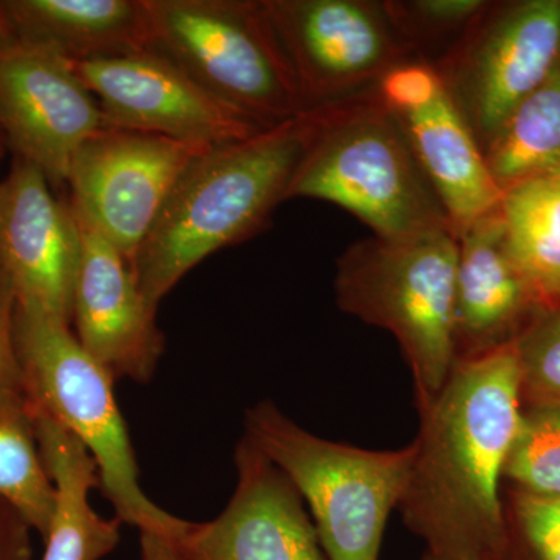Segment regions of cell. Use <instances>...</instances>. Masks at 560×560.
<instances>
[{
  "mask_svg": "<svg viewBox=\"0 0 560 560\" xmlns=\"http://www.w3.org/2000/svg\"><path fill=\"white\" fill-rule=\"evenodd\" d=\"M54 495L27 394L0 397V499L20 512L44 539Z\"/></svg>",
  "mask_w": 560,
  "mask_h": 560,
  "instance_id": "obj_22",
  "label": "cell"
},
{
  "mask_svg": "<svg viewBox=\"0 0 560 560\" xmlns=\"http://www.w3.org/2000/svg\"><path fill=\"white\" fill-rule=\"evenodd\" d=\"M419 412L397 510L430 555L500 560L508 544L500 482L523 412L517 340L456 360Z\"/></svg>",
  "mask_w": 560,
  "mask_h": 560,
  "instance_id": "obj_1",
  "label": "cell"
},
{
  "mask_svg": "<svg viewBox=\"0 0 560 560\" xmlns=\"http://www.w3.org/2000/svg\"><path fill=\"white\" fill-rule=\"evenodd\" d=\"M512 506L529 560H560V499L518 489Z\"/></svg>",
  "mask_w": 560,
  "mask_h": 560,
  "instance_id": "obj_26",
  "label": "cell"
},
{
  "mask_svg": "<svg viewBox=\"0 0 560 560\" xmlns=\"http://www.w3.org/2000/svg\"><path fill=\"white\" fill-rule=\"evenodd\" d=\"M307 110L375 86L418 58L383 2L264 0Z\"/></svg>",
  "mask_w": 560,
  "mask_h": 560,
  "instance_id": "obj_10",
  "label": "cell"
},
{
  "mask_svg": "<svg viewBox=\"0 0 560 560\" xmlns=\"http://www.w3.org/2000/svg\"><path fill=\"white\" fill-rule=\"evenodd\" d=\"M237 486L219 517L184 522L168 537L190 560H327L304 500L246 438L235 448Z\"/></svg>",
  "mask_w": 560,
  "mask_h": 560,
  "instance_id": "obj_15",
  "label": "cell"
},
{
  "mask_svg": "<svg viewBox=\"0 0 560 560\" xmlns=\"http://www.w3.org/2000/svg\"><path fill=\"white\" fill-rule=\"evenodd\" d=\"M375 90L400 125L456 237L499 208L503 191L431 61L411 58L401 62L375 84Z\"/></svg>",
  "mask_w": 560,
  "mask_h": 560,
  "instance_id": "obj_11",
  "label": "cell"
},
{
  "mask_svg": "<svg viewBox=\"0 0 560 560\" xmlns=\"http://www.w3.org/2000/svg\"><path fill=\"white\" fill-rule=\"evenodd\" d=\"M522 399L529 405L560 401V305L541 313L517 338Z\"/></svg>",
  "mask_w": 560,
  "mask_h": 560,
  "instance_id": "obj_25",
  "label": "cell"
},
{
  "mask_svg": "<svg viewBox=\"0 0 560 560\" xmlns=\"http://www.w3.org/2000/svg\"><path fill=\"white\" fill-rule=\"evenodd\" d=\"M72 66L108 127L205 147L242 142L265 131L209 95L160 50Z\"/></svg>",
  "mask_w": 560,
  "mask_h": 560,
  "instance_id": "obj_12",
  "label": "cell"
},
{
  "mask_svg": "<svg viewBox=\"0 0 560 560\" xmlns=\"http://www.w3.org/2000/svg\"><path fill=\"white\" fill-rule=\"evenodd\" d=\"M422 560H482V559H456V558H444V556H434L430 552H425Z\"/></svg>",
  "mask_w": 560,
  "mask_h": 560,
  "instance_id": "obj_31",
  "label": "cell"
},
{
  "mask_svg": "<svg viewBox=\"0 0 560 560\" xmlns=\"http://www.w3.org/2000/svg\"><path fill=\"white\" fill-rule=\"evenodd\" d=\"M20 43L70 62L154 49L147 0H3Z\"/></svg>",
  "mask_w": 560,
  "mask_h": 560,
  "instance_id": "obj_18",
  "label": "cell"
},
{
  "mask_svg": "<svg viewBox=\"0 0 560 560\" xmlns=\"http://www.w3.org/2000/svg\"><path fill=\"white\" fill-rule=\"evenodd\" d=\"M383 3L397 32L415 55L419 47L438 40L452 38L455 46L490 7V2L485 0H408Z\"/></svg>",
  "mask_w": 560,
  "mask_h": 560,
  "instance_id": "obj_24",
  "label": "cell"
},
{
  "mask_svg": "<svg viewBox=\"0 0 560 560\" xmlns=\"http://www.w3.org/2000/svg\"><path fill=\"white\" fill-rule=\"evenodd\" d=\"M504 477L525 492L560 499V401L529 405L522 412Z\"/></svg>",
  "mask_w": 560,
  "mask_h": 560,
  "instance_id": "obj_23",
  "label": "cell"
},
{
  "mask_svg": "<svg viewBox=\"0 0 560 560\" xmlns=\"http://www.w3.org/2000/svg\"><path fill=\"white\" fill-rule=\"evenodd\" d=\"M142 560H190L172 539L153 530H139Z\"/></svg>",
  "mask_w": 560,
  "mask_h": 560,
  "instance_id": "obj_29",
  "label": "cell"
},
{
  "mask_svg": "<svg viewBox=\"0 0 560 560\" xmlns=\"http://www.w3.org/2000/svg\"><path fill=\"white\" fill-rule=\"evenodd\" d=\"M103 125L101 106L60 54L28 43L0 50L7 149L36 165L55 190L68 186L77 151Z\"/></svg>",
  "mask_w": 560,
  "mask_h": 560,
  "instance_id": "obj_13",
  "label": "cell"
},
{
  "mask_svg": "<svg viewBox=\"0 0 560 560\" xmlns=\"http://www.w3.org/2000/svg\"><path fill=\"white\" fill-rule=\"evenodd\" d=\"M245 438L308 504L327 560H378L390 512L407 488L416 445L366 451L323 440L270 400L246 411Z\"/></svg>",
  "mask_w": 560,
  "mask_h": 560,
  "instance_id": "obj_6",
  "label": "cell"
},
{
  "mask_svg": "<svg viewBox=\"0 0 560 560\" xmlns=\"http://www.w3.org/2000/svg\"><path fill=\"white\" fill-rule=\"evenodd\" d=\"M431 65L485 153L514 109L560 66V0L490 3Z\"/></svg>",
  "mask_w": 560,
  "mask_h": 560,
  "instance_id": "obj_8",
  "label": "cell"
},
{
  "mask_svg": "<svg viewBox=\"0 0 560 560\" xmlns=\"http://www.w3.org/2000/svg\"><path fill=\"white\" fill-rule=\"evenodd\" d=\"M485 158L501 191L560 173V66L514 109Z\"/></svg>",
  "mask_w": 560,
  "mask_h": 560,
  "instance_id": "obj_21",
  "label": "cell"
},
{
  "mask_svg": "<svg viewBox=\"0 0 560 560\" xmlns=\"http://www.w3.org/2000/svg\"><path fill=\"white\" fill-rule=\"evenodd\" d=\"M14 345L28 400L90 451L116 517L139 530L175 536L186 521L162 510L140 488L114 377L81 346L72 326L16 304Z\"/></svg>",
  "mask_w": 560,
  "mask_h": 560,
  "instance_id": "obj_5",
  "label": "cell"
},
{
  "mask_svg": "<svg viewBox=\"0 0 560 560\" xmlns=\"http://www.w3.org/2000/svg\"><path fill=\"white\" fill-rule=\"evenodd\" d=\"M32 526L0 499V560H32Z\"/></svg>",
  "mask_w": 560,
  "mask_h": 560,
  "instance_id": "obj_28",
  "label": "cell"
},
{
  "mask_svg": "<svg viewBox=\"0 0 560 560\" xmlns=\"http://www.w3.org/2000/svg\"><path fill=\"white\" fill-rule=\"evenodd\" d=\"M307 119V145L287 200L331 202L381 238L452 230L400 125L375 86L308 109Z\"/></svg>",
  "mask_w": 560,
  "mask_h": 560,
  "instance_id": "obj_3",
  "label": "cell"
},
{
  "mask_svg": "<svg viewBox=\"0 0 560 560\" xmlns=\"http://www.w3.org/2000/svg\"><path fill=\"white\" fill-rule=\"evenodd\" d=\"M528 313L539 316L511 259L497 208L458 235L456 360L517 340L512 331Z\"/></svg>",
  "mask_w": 560,
  "mask_h": 560,
  "instance_id": "obj_17",
  "label": "cell"
},
{
  "mask_svg": "<svg viewBox=\"0 0 560 560\" xmlns=\"http://www.w3.org/2000/svg\"><path fill=\"white\" fill-rule=\"evenodd\" d=\"M16 294L9 278L0 271V397L25 394L14 345Z\"/></svg>",
  "mask_w": 560,
  "mask_h": 560,
  "instance_id": "obj_27",
  "label": "cell"
},
{
  "mask_svg": "<svg viewBox=\"0 0 560 560\" xmlns=\"http://www.w3.org/2000/svg\"><path fill=\"white\" fill-rule=\"evenodd\" d=\"M77 221L81 257L73 290V334L114 381L149 383L165 349L156 323L160 307L143 296L127 257L94 228Z\"/></svg>",
  "mask_w": 560,
  "mask_h": 560,
  "instance_id": "obj_16",
  "label": "cell"
},
{
  "mask_svg": "<svg viewBox=\"0 0 560 560\" xmlns=\"http://www.w3.org/2000/svg\"><path fill=\"white\" fill-rule=\"evenodd\" d=\"M81 234L69 198L32 162L13 158L0 180V271L18 305L72 326Z\"/></svg>",
  "mask_w": 560,
  "mask_h": 560,
  "instance_id": "obj_14",
  "label": "cell"
},
{
  "mask_svg": "<svg viewBox=\"0 0 560 560\" xmlns=\"http://www.w3.org/2000/svg\"><path fill=\"white\" fill-rule=\"evenodd\" d=\"M458 237L438 230L405 238H363L337 261L338 307L390 331L415 381L419 411L455 366Z\"/></svg>",
  "mask_w": 560,
  "mask_h": 560,
  "instance_id": "obj_4",
  "label": "cell"
},
{
  "mask_svg": "<svg viewBox=\"0 0 560 560\" xmlns=\"http://www.w3.org/2000/svg\"><path fill=\"white\" fill-rule=\"evenodd\" d=\"M32 412L40 455L55 490L43 560H102L119 545L121 522L103 518L91 506V490L101 488L97 463L50 416L33 405Z\"/></svg>",
  "mask_w": 560,
  "mask_h": 560,
  "instance_id": "obj_19",
  "label": "cell"
},
{
  "mask_svg": "<svg viewBox=\"0 0 560 560\" xmlns=\"http://www.w3.org/2000/svg\"><path fill=\"white\" fill-rule=\"evenodd\" d=\"M20 43L16 31H14L13 22L7 10L5 2L0 0V50L10 49V47L16 46Z\"/></svg>",
  "mask_w": 560,
  "mask_h": 560,
  "instance_id": "obj_30",
  "label": "cell"
},
{
  "mask_svg": "<svg viewBox=\"0 0 560 560\" xmlns=\"http://www.w3.org/2000/svg\"><path fill=\"white\" fill-rule=\"evenodd\" d=\"M307 113L242 142L212 147L180 176L131 270L160 307L179 280L217 250L259 234L287 194L307 145Z\"/></svg>",
  "mask_w": 560,
  "mask_h": 560,
  "instance_id": "obj_2",
  "label": "cell"
},
{
  "mask_svg": "<svg viewBox=\"0 0 560 560\" xmlns=\"http://www.w3.org/2000/svg\"><path fill=\"white\" fill-rule=\"evenodd\" d=\"M7 149V140L5 136H3L2 130H0V161H2L3 154H5Z\"/></svg>",
  "mask_w": 560,
  "mask_h": 560,
  "instance_id": "obj_32",
  "label": "cell"
},
{
  "mask_svg": "<svg viewBox=\"0 0 560 560\" xmlns=\"http://www.w3.org/2000/svg\"><path fill=\"white\" fill-rule=\"evenodd\" d=\"M154 49L265 130L307 113L264 0H147Z\"/></svg>",
  "mask_w": 560,
  "mask_h": 560,
  "instance_id": "obj_7",
  "label": "cell"
},
{
  "mask_svg": "<svg viewBox=\"0 0 560 560\" xmlns=\"http://www.w3.org/2000/svg\"><path fill=\"white\" fill-rule=\"evenodd\" d=\"M209 149L103 125L80 147L70 165L73 213L113 243L131 265L180 176Z\"/></svg>",
  "mask_w": 560,
  "mask_h": 560,
  "instance_id": "obj_9",
  "label": "cell"
},
{
  "mask_svg": "<svg viewBox=\"0 0 560 560\" xmlns=\"http://www.w3.org/2000/svg\"><path fill=\"white\" fill-rule=\"evenodd\" d=\"M508 250L537 312L560 305V173L523 180L501 195Z\"/></svg>",
  "mask_w": 560,
  "mask_h": 560,
  "instance_id": "obj_20",
  "label": "cell"
}]
</instances>
